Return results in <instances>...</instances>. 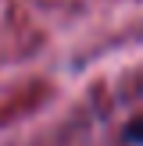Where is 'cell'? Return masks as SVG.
<instances>
[{
  "mask_svg": "<svg viewBox=\"0 0 143 146\" xmlns=\"http://www.w3.org/2000/svg\"><path fill=\"white\" fill-rule=\"evenodd\" d=\"M125 143L143 146V114H140V118H132V121L125 125Z\"/></svg>",
  "mask_w": 143,
  "mask_h": 146,
  "instance_id": "obj_1",
  "label": "cell"
}]
</instances>
